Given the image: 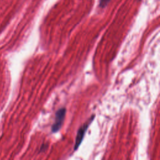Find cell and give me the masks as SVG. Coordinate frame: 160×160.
I'll use <instances>...</instances> for the list:
<instances>
[{"label": "cell", "mask_w": 160, "mask_h": 160, "mask_svg": "<svg viewBox=\"0 0 160 160\" xmlns=\"http://www.w3.org/2000/svg\"><path fill=\"white\" fill-rule=\"evenodd\" d=\"M94 118V116H92V117H91L85 123H84L78 129V131L77 132V135H76V141H75V144H74V150L76 151L78 148L79 146H80L83 138H84V134H85V132L86 131V130L88 129L89 124H91V122L92 121L93 119Z\"/></svg>", "instance_id": "obj_1"}, {"label": "cell", "mask_w": 160, "mask_h": 160, "mask_svg": "<svg viewBox=\"0 0 160 160\" xmlns=\"http://www.w3.org/2000/svg\"><path fill=\"white\" fill-rule=\"evenodd\" d=\"M109 1L110 0H100V4H99L101 8L105 7L109 3Z\"/></svg>", "instance_id": "obj_3"}, {"label": "cell", "mask_w": 160, "mask_h": 160, "mask_svg": "<svg viewBox=\"0 0 160 160\" xmlns=\"http://www.w3.org/2000/svg\"><path fill=\"white\" fill-rule=\"evenodd\" d=\"M47 147H48L47 144H42V145H41V147L40 148V152H41L42 151H45V149H46Z\"/></svg>", "instance_id": "obj_4"}, {"label": "cell", "mask_w": 160, "mask_h": 160, "mask_svg": "<svg viewBox=\"0 0 160 160\" xmlns=\"http://www.w3.org/2000/svg\"><path fill=\"white\" fill-rule=\"evenodd\" d=\"M66 112V108H62L56 112L55 121L51 127V131L52 132H56L61 129V126L64 122Z\"/></svg>", "instance_id": "obj_2"}]
</instances>
